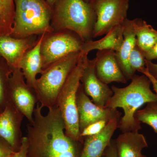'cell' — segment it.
<instances>
[{"instance_id":"23","label":"cell","mask_w":157,"mask_h":157,"mask_svg":"<svg viewBox=\"0 0 157 157\" xmlns=\"http://www.w3.org/2000/svg\"><path fill=\"white\" fill-rule=\"evenodd\" d=\"M146 60L144 52L136 44L129 57V65L132 73L135 74L136 71L141 73L146 68Z\"/></svg>"},{"instance_id":"11","label":"cell","mask_w":157,"mask_h":157,"mask_svg":"<svg viewBox=\"0 0 157 157\" xmlns=\"http://www.w3.org/2000/svg\"><path fill=\"white\" fill-rule=\"evenodd\" d=\"M24 116L9 102L0 113V137L17 151L19 149L22 133L21 127Z\"/></svg>"},{"instance_id":"17","label":"cell","mask_w":157,"mask_h":157,"mask_svg":"<svg viewBox=\"0 0 157 157\" xmlns=\"http://www.w3.org/2000/svg\"><path fill=\"white\" fill-rule=\"evenodd\" d=\"M124 27V40L120 49L115 52L118 63L127 81L132 79L135 74L132 73L129 65V57L136 44V38L134 20L126 18L122 24Z\"/></svg>"},{"instance_id":"8","label":"cell","mask_w":157,"mask_h":157,"mask_svg":"<svg viewBox=\"0 0 157 157\" xmlns=\"http://www.w3.org/2000/svg\"><path fill=\"white\" fill-rule=\"evenodd\" d=\"M130 0H96L92 5L97 17L93 38L106 35L127 18Z\"/></svg>"},{"instance_id":"15","label":"cell","mask_w":157,"mask_h":157,"mask_svg":"<svg viewBox=\"0 0 157 157\" xmlns=\"http://www.w3.org/2000/svg\"><path fill=\"white\" fill-rule=\"evenodd\" d=\"M119 121L117 119L111 120L99 134L85 137L79 157H103L117 128Z\"/></svg>"},{"instance_id":"21","label":"cell","mask_w":157,"mask_h":157,"mask_svg":"<svg viewBox=\"0 0 157 157\" xmlns=\"http://www.w3.org/2000/svg\"><path fill=\"white\" fill-rule=\"evenodd\" d=\"M13 69L0 56V113L5 109L7 103V91L9 78Z\"/></svg>"},{"instance_id":"35","label":"cell","mask_w":157,"mask_h":157,"mask_svg":"<svg viewBox=\"0 0 157 157\" xmlns=\"http://www.w3.org/2000/svg\"></svg>"},{"instance_id":"29","label":"cell","mask_w":157,"mask_h":157,"mask_svg":"<svg viewBox=\"0 0 157 157\" xmlns=\"http://www.w3.org/2000/svg\"><path fill=\"white\" fill-rule=\"evenodd\" d=\"M144 53L145 59L147 60L151 61V60L157 59V42L153 47L147 52Z\"/></svg>"},{"instance_id":"6","label":"cell","mask_w":157,"mask_h":157,"mask_svg":"<svg viewBox=\"0 0 157 157\" xmlns=\"http://www.w3.org/2000/svg\"><path fill=\"white\" fill-rule=\"evenodd\" d=\"M88 54L82 53L76 67L72 71L60 91L56 106L61 113L65 124V133L75 141L83 143L80 136L76 98L82 76L87 66Z\"/></svg>"},{"instance_id":"28","label":"cell","mask_w":157,"mask_h":157,"mask_svg":"<svg viewBox=\"0 0 157 157\" xmlns=\"http://www.w3.org/2000/svg\"><path fill=\"white\" fill-rule=\"evenodd\" d=\"M146 67L150 74L157 80V64L146 60Z\"/></svg>"},{"instance_id":"19","label":"cell","mask_w":157,"mask_h":157,"mask_svg":"<svg viewBox=\"0 0 157 157\" xmlns=\"http://www.w3.org/2000/svg\"><path fill=\"white\" fill-rule=\"evenodd\" d=\"M124 27L122 25L114 27L105 35L104 38L97 41L92 40L84 42L81 52L88 54L91 51L111 50L119 51L124 40Z\"/></svg>"},{"instance_id":"32","label":"cell","mask_w":157,"mask_h":157,"mask_svg":"<svg viewBox=\"0 0 157 157\" xmlns=\"http://www.w3.org/2000/svg\"><path fill=\"white\" fill-rule=\"evenodd\" d=\"M86 2H87L91 3V4H92L93 3H94L96 0H84Z\"/></svg>"},{"instance_id":"3","label":"cell","mask_w":157,"mask_h":157,"mask_svg":"<svg viewBox=\"0 0 157 157\" xmlns=\"http://www.w3.org/2000/svg\"><path fill=\"white\" fill-rule=\"evenodd\" d=\"M97 17L92 4L84 0H59L52 26L74 32L83 42L92 40Z\"/></svg>"},{"instance_id":"31","label":"cell","mask_w":157,"mask_h":157,"mask_svg":"<svg viewBox=\"0 0 157 157\" xmlns=\"http://www.w3.org/2000/svg\"><path fill=\"white\" fill-rule=\"evenodd\" d=\"M46 2L51 7L53 6L55 3L57 2L58 0H46Z\"/></svg>"},{"instance_id":"30","label":"cell","mask_w":157,"mask_h":157,"mask_svg":"<svg viewBox=\"0 0 157 157\" xmlns=\"http://www.w3.org/2000/svg\"><path fill=\"white\" fill-rule=\"evenodd\" d=\"M141 73H143L144 75H145L148 77L151 82V84L152 85L155 91L157 94V80L150 74L146 67L141 72Z\"/></svg>"},{"instance_id":"4","label":"cell","mask_w":157,"mask_h":157,"mask_svg":"<svg viewBox=\"0 0 157 157\" xmlns=\"http://www.w3.org/2000/svg\"><path fill=\"white\" fill-rule=\"evenodd\" d=\"M11 36L18 39L53 32L51 7L44 0H14Z\"/></svg>"},{"instance_id":"10","label":"cell","mask_w":157,"mask_h":157,"mask_svg":"<svg viewBox=\"0 0 157 157\" xmlns=\"http://www.w3.org/2000/svg\"><path fill=\"white\" fill-rule=\"evenodd\" d=\"M79 132L93 123L101 120L109 122L113 119L119 120L121 113L117 109L101 107L95 104L85 93L81 83L76 98Z\"/></svg>"},{"instance_id":"27","label":"cell","mask_w":157,"mask_h":157,"mask_svg":"<svg viewBox=\"0 0 157 157\" xmlns=\"http://www.w3.org/2000/svg\"><path fill=\"white\" fill-rule=\"evenodd\" d=\"M104 157H118L115 141H111L107 147L104 154Z\"/></svg>"},{"instance_id":"22","label":"cell","mask_w":157,"mask_h":157,"mask_svg":"<svg viewBox=\"0 0 157 157\" xmlns=\"http://www.w3.org/2000/svg\"><path fill=\"white\" fill-rule=\"evenodd\" d=\"M135 116L138 121L148 125L157 134V101L147 103L144 109L137 110Z\"/></svg>"},{"instance_id":"13","label":"cell","mask_w":157,"mask_h":157,"mask_svg":"<svg viewBox=\"0 0 157 157\" xmlns=\"http://www.w3.org/2000/svg\"><path fill=\"white\" fill-rule=\"evenodd\" d=\"M38 38L37 36L18 39L11 36L0 35V56L12 69L18 68L24 55L36 45Z\"/></svg>"},{"instance_id":"14","label":"cell","mask_w":157,"mask_h":157,"mask_svg":"<svg viewBox=\"0 0 157 157\" xmlns=\"http://www.w3.org/2000/svg\"><path fill=\"white\" fill-rule=\"evenodd\" d=\"M95 58V71L98 78L108 85L112 82L126 83L127 80L118 63L115 52L98 51Z\"/></svg>"},{"instance_id":"34","label":"cell","mask_w":157,"mask_h":157,"mask_svg":"<svg viewBox=\"0 0 157 157\" xmlns=\"http://www.w3.org/2000/svg\"><path fill=\"white\" fill-rule=\"evenodd\" d=\"M103 157H104V156H103Z\"/></svg>"},{"instance_id":"26","label":"cell","mask_w":157,"mask_h":157,"mask_svg":"<svg viewBox=\"0 0 157 157\" xmlns=\"http://www.w3.org/2000/svg\"><path fill=\"white\" fill-rule=\"evenodd\" d=\"M28 142L26 137H23L19 149L14 153L13 157H26Z\"/></svg>"},{"instance_id":"16","label":"cell","mask_w":157,"mask_h":157,"mask_svg":"<svg viewBox=\"0 0 157 157\" xmlns=\"http://www.w3.org/2000/svg\"><path fill=\"white\" fill-rule=\"evenodd\" d=\"M45 34L40 35L36 45L25 53L18 65L27 84L33 89L37 75L43 72L41 46Z\"/></svg>"},{"instance_id":"36","label":"cell","mask_w":157,"mask_h":157,"mask_svg":"<svg viewBox=\"0 0 157 157\" xmlns=\"http://www.w3.org/2000/svg\"></svg>"},{"instance_id":"2","label":"cell","mask_w":157,"mask_h":157,"mask_svg":"<svg viewBox=\"0 0 157 157\" xmlns=\"http://www.w3.org/2000/svg\"><path fill=\"white\" fill-rule=\"evenodd\" d=\"M151 84L145 75L135 74L130 84L126 87H111L113 95L105 107L123 109L124 115L117 126L122 132H138L141 129L140 123L135 118V113L144 104L157 101V94L151 89Z\"/></svg>"},{"instance_id":"7","label":"cell","mask_w":157,"mask_h":157,"mask_svg":"<svg viewBox=\"0 0 157 157\" xmlns=\"http://www.w3.org/2000/svg\"><path fill=\"white\" fill-rule=\"evenodd\" d=\"M83 43L72 31L66 30L45 34L41 46L42 69L70 53L81 51Z\"/></svg>"},{"instance_id":"9","label":"cell","mask_w":157,"mask_h":157,"mask_svg":"<svg viewBox=\"0 0 157 157\" xmlns=\"http://www.w3.org/2000/svg\"><path fill=\"white\" fill-rule=\"evenodd\" d=\"M7 102L19 111L29 123L33 122L34 111L38 100L35 90L27 84L19 68L13 69L9 78Z\"/></svg>"},{"instance_id":"1","label":"cell","mask_w":157,"mask_h":157,"mask_svg":"<svg viewBox=\"0 0 157 157\" xmlns=\"http://www.w3.org/2000/svg\"><path fill=\"white\" fill-rule=\"evenodd\" d=\"M37 103L33 122L27 125L28 142L26 157H79V144L65 133L61 113L56 106L48 108L46 115Z\"/></svg>"},{"instance_id":"33","label":"cell","mask_w":157,"mask_h":157,"mask_svg":"<svg viewBox=\"0 0 157 157\" xmlns=\"http://www.w3.org/2000/svg\"><path fill=\"white\" fill-rule=\"evenodd\" d=\"M140 157H147L145 156L144 155H141V156H140Z\"/></svg>"},{"instance_id":"20","label":"cell","mask_w":157,"mask_h":157,"mask_svg":"<svg viewBox=\"0 0 157 157\" xmlns=\"http://www.w3.org/2000/svg\"><path fill=\"white\" fill-rule=\"evenodd\" d=\"M136 44L144 53L150 50L157 42V31L140 18L134 19Z\"/></svg>"},{"instance_id":"24","label":"cell","mask_w":157,"mask_h":157,"mask_svg":"<svg viewBox=\"0 0 157 157\" xmlns=\"http://www.w3.org/2000/svg\"><path fill=\"white\" fill-rule=\"evenodd\" d=\"M108 122L107 121L101 120L93 123L85 128L80 133V136L83 143L85 137L95 135L103 131L107 125Z\"/></svg>"},{"instance_id":"25","label":"cell","mask_w":157,"mask_h":157,"mask_svg":"<svg viewBox=\"0 0 157 157\" xmlns=\"http://www.w3.org/2000/svg\"><path fill=\"white\" fill-rule=\"evenodd\" d=\"M15 152L6 140L0 137V157H13Z\"/></svg>"},{"instance_id":"12","label":"cell","mask_w":157,"mask_h":157,"mask_svg":"<svg viewBox=\"0 0 157 157\" xmlns=\"http://www.w3.org/2000/svg\"><path fill=\"white\" fill-rule=\"evenodd\" d=\"M95 58L89 59L87 66L81 78V84L85 93L92 99L93 102L99 107H105L113 95L111 88L101 81L95 71Z\"/></svg>"},{"instance_id":"18","label":"cell","mask_w":157,"mask_h":157,"mask_svg":"<svg viewBox=\"0 0 157 157\" xmlns=\"http://www.w3.org/2000/svg\"><path fill=\"white\" fill-rule=\"evenodd\" d=\"M118 157H140L148 147L145 137L138 132H122L115 141Z\"/></svg>"},{"instance_id":"5","label":"cell","mask_w":157,"mask_h":157,"mask_svg":"<svg viewBox=\"0 0 157 157\" xmlns=\"http://www.w3.org/2000/svg\"><path fill=\"white\" fill-rule=\"evenodd\" d=\"M82 55L81 51L70 53L43 70L34 88L38 103L43 108L55 106L60 91Z\"/></svg>"}]
</instances>
